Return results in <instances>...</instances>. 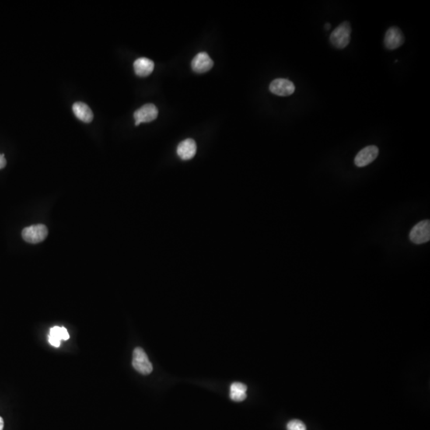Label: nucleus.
Segmentation results:
<instances>
[{
  "label": "nucleus",
  "instance_id": "6",
  "mask_svg": "<svg viewBox=\"0 0 430 430\" xmlns=\"http://www.w3.org/2000/svg\"><path fill=\"white\" fill-rule=\"evenodd\" d=\"M270 90L272 93L278 96H290L295 92V85L289 80L277 78L270 83Z\"/></svg>",
  "mask_w": 430,
  "mask_h": 430
},
{
  "label": "nucleus",
  "instance_id": "1",
  "mask_svg": "<svg viewBox=\"0 0 430 430\" xmlns=\"http://www.w3.org/2000/svg\"><path fill=\"white\" fill-rule=\"evenodd\" d=\"M351 27L348 22H342L340 26L332 32L330 42L336 48L347 47L351 41Z\"/></svg>",
  "mask_w": 430,
  "mask_h": 430
},
{
  "label": "nucleus",
  "instance_id": "11",
  "mask_svg": "<svg viewBox=\"0 0 430 430\" xmlns=\"http://www.w3.org/2000/svg\"><path fill=\"white\" fill-rule=\"evenodd\" d=\"M133 67L137 76L147 77L153 72L155 64L147 57H141L136 60Z\"/></svg>",
  "mask_w": 430,
  "mask_h": 430
},
{
  "label": "nucleus",
  "instance_id": "7",
  "mask_svg": "<svg viewBox=\"0 0 430 430\" xmlns=\"http://www.w3.org/2000/svg\"><path fill=\"white\" fill-rule=\"evenodd\" d=\"M379 152V148L375 145L366 147L357 154L354 158V164L358 168L368 166L376 159Z\"/></svg>",
  "mask_w": 430,
  "mask_h": 430
},
{
  "label": "nucleus",
  "instance_id": "17",
  "mask_svg": "<svg viewBox=\"0 0 430 430\" xmlns=\"http://www.w3.org/2000/svg\"><path fill=\"white\" fill-rule=\"evenodd\" d=\"M61 340H67L70 339V335H69L68 332L65 327H61Z\"/></svg>",
  "mask_w": 430,
  "mask_h": 430
},
{
  "label": "nucleus",
  "instance_id": "16",
  "mask_svg": "<svg viewBox=\"0 0 430 430\" xmlns=\"http://www.w3.org/2000/svg\"><path fill=\"white\" fill-rule=\"evenodd\" d=\"M49 342H50V344H51L52 346H54V347H58L60 346V344H61V340L59 339L56 338V337H54V336H51L49 335L48 336Z\"/></svg>",
  "mask_w": 430,
  "mask_h": 430
},
{
  "label": "nucleus",
  "instance_id": "13",
  "mask_svg": "<svg viewBox=\"0 0 430 430\" xmlns=\"http://www.w3.org/2000/svg\"><path fill=\"white\" fill-rule=\"evenodd\" d=\"M247 386L241 382H234L230 386V399L235 402H242L246 399Z\"/></svg>",
  "mask_w": 430,
  "mask_h": 430
},
{
  "label": "nucleus",
  "instance_id": "9",
  "mask_svg": "<svg viewBox=\"0 0 430 430\" xmlns=\"http://www.w3.org/2000/svg\"><path fill=\"white\" fill-rule=\"evenodd\" d=\"M214 65L213 60L205 52H201L193 58L191 68L197 74H204L211 71Z\"/></svg>",
  "mask_w": 430,
  "mask_h": 430
},
{
  "label": "nucleus",
  "instance_id": "4",
  "mask_svg": "<svg viewBox=\"0 0 430 430\" xmlns=\"http://www.w3.org/2000/svg\"><path fill=\"white\" fill-rule=\"evenodd\" d=\"M410 239L417 245L428 242L430 240L429 220H423L414 225L410 231Z\"/></svg>",
  "mask_w": 430,
  "mask_h": 430
},
{
  "label": "nucleus",
  "instance_id": "10",
  "mask_svg": "<svg viewBox=\"0 0 430 430\" xmlns=\"http://www.w3.org/2000/svg\"><path fill=\"white\" fill-rule=\"evenodd\" d=\"M197 152V145L192 139H187L182 141L177 147V155L183 160L192 159Z\"/></svg>",
  "mask_w": 430,
  "mask_h": 430
},
{
  "label": "nucleus",
  "instance_id": "20",
  "mask_svg": "<svg viewBox=\"0 0 430 430\" xmlns=\"http://www.w3.org/2000/svg\"><path fill=\"white\" fill-rule=\"evenodd\" d=\"M330 27V24H329V23H326V24H325V29H326V30H329Z\"/></svg>",
  "mask_w": 430,
  "mask_h": 430
},
{
  "label": "nucleus",
  "instance_id": "3",
  "mask_svg": "<svg viewBox=\"0 0 430 430\" xmlns=\"http://www.w3.org/2000/svg\"><path fill=\"white\" fill-rule=\"evenodd\" d=\"M48 235V229L43 224L25 228L22 232V238L28 243L38 244L43 242Z\"/></svg>",
  "mask_w": 430,
  "mask_h": 430
},
{
  "label": "nucleus",
  "instance_id": "15",
  "mask_svg": "<svg viewBox=\"0 0 430 430\" xmlns=\"http://www.w3.org/2000/svg\"><path fill=\"white\" fill-rule=\"evenodd\" d=\"M61 327L56 326V327L50 329V336H54V337H56V338L59 339L60 340H61Z\"/></svg>",
  "mask_w": 430,
  "mask_h": 430
},
{
  "label": "nucleus",
  "instance_id": "19",
  "mask_svg": "<svg viewBox=\"0 0 430 430\" xmlns=\"http://www.w3.org/2000/svg\"><path fill=\"white\" fill-rule=\"evenodd\" d=\"M4 421L2 417H0V430L4 429Z\"/></svg>",
  "mask_w": 430,
  "mask_h": 430
},
{
  "label": "nucleus",
  "instance_id": "2",
  "mask_svg": "<svg viewBox=\"0 0 430 430\" xmlns=\"http://www.w3.org/2000/svg\"><path fill=\"white\" fill-rule=\"evenodd\" d=\"M133 366L141 375H148L153 371L152 362L141 347H137L133 351Z\"/></svg>",
  "mask_w": 430,
  "mask_h": 430
},
{
  "label": "nucleus",
  "instance_id": "8",
  "mask_svg": "<svg viewBox=\"0 0 430 430\" xmlns=\"http://www.w3.org/2000/svg\"><path fill=\"white\" fill-rule=\"evenodd\" d=\"M405 42L403 31L397 26L389 28L384 38V45L388 50H395L403 45Z\"/></svg>",
  "mask_w": 430,
  "mask_h": 430
},
{
  "label": "nucleus",
  "instance_id": "5",
  "mask_svg": "<svg viewBox=\"0 0 430 430\" xmlns=\"http://www.w3.org/2000/svg\"><path fill=\"white\" fill-rule=\"evenodd\" d=\"M158 109L153 104L144 105L134 113L136 126L140 125L141 123H148L155 120L158 117Z\"/></svg>",
  "mask_w": 430,
  "mask_h": 430
},
{
  "label": "nucleus",
  "instance_id": "18",
  "mask_svg": "<svg viewBox=\"0 0 430 430\" xmlns=\"http://www.w3.org/2000/svg\"><path fill=\"white\" fill-rule=\"evenodd\" d=\"M6 164H7V161H6L4 155H1L0 154V169L4 168L6 166Z\"/></svg>",
  "mask_w": 430,
  "mask_h": 430
},
{
  "label": "nucleus",
  "instance_id": "14",
  "mask_svg": "<svg viewBox=\"0 0 430 430\" xmlns=\"http://www.w3.org/2000/svg\"><path fill=\"white\" fill-rule=\"evenodd\" d=\"M288 430H307L306 425L300 420H292L287 425Z\"/></svg>",
  "mask_w": 430,
  "mask_h": 430
},
{
  "label": "nucleus",
  "instance_id": "12",
  "mask_svg": "<svg viewBox=\"0 0 430 430\" xmlns=\"http://www.w3.org/2000/svg\"><path fill=\"white\" fill-rule=\"evenodd\" d=\"M73 111L77 118L85 123H90L93 119V113L90 108L83 102H76L73 106Z\"/></svg>",
  "mask_w": 430,
  "mask_h": 430
}]
</instances>
